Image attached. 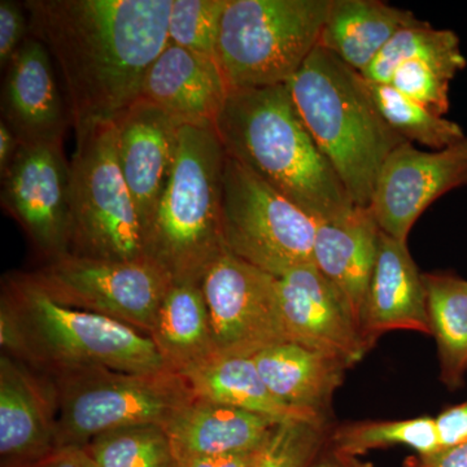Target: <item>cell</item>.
I'll return each instance as SVG.
<instances>
[{
    "label": "cell",
    "mask_w": 467,
    "mask_h": 467,
    "mask_svg": "<svg viewBox=\"0 0 467 467\" xmlns=\"http://www.w3.org/2000/svg\"><path fill=\"white\" fill-rule=\"evenodd\" d=\"M173 0H27L29 34L50 51L75 130L115 122L140 99L169 43Z\"/></svg>",
    "instance_id": "6da1fadb"
},
{
    "label": "cell",
    "mask_w": 467,
    "mask_h": 467,
    "mask_svg": "<svg viewBox=\"0 0 467 467\" xmlns=\"http://www.w3.org/2000/svg\"><path fill=\"white\" fill-rule=\"evenodd\" d=\"M214 128L226 155L316 221L339 220L358 207L301 119L287 85L230 91Z\"/></svg>",
    "instance_id": "7a4b0ae2"
},
{
    "label": "cell",
    "mask_w": 467,
    "mask_h": 467,
    "mask_svg": "<svg viewBox=\"0 0 467 467\" xmlns=\"http://www.w3.org/2000/svg\"><path fill=\"white\" fill-rule=\"evenodd\" d=\"M297 112L358 207H368L392 150L408 142L387 124L367 79L317 46L287 84Z\"/></svg>",
    "instance_id": "3957f363"
},
{
    "label": "cell",
    "mask_w": 467,
    "mask_h": 467,
    "mask_svg": "<svg viewBox=\"0 0 467 467\" xmlns=\"http://www.w3.org/2000/svg\"><path fill=\"white\" fill-rule=\"evenodd\" d=\"M226 152L214 125H181L173 168L144 236L147 259L173 284L201 285L226 252L223 177Z\"/></svg>",
    "instance_id": "277c9868"
},
{
    "label": "cell",
    "mask_w": 467,
    "mask_h": 467,
    "mask_svg": "<svg viewBox=\"0 0 467 467\" xmlns=\"http://www.w3.org/2000/svg\"><path fill=\"white\" fill-rule=\"evenodd\" d=\"M2 301L20 326L26 358L57 374L90 368L137 374L171 370L149 335L57 303L30 275L9 278Z\"/></svg>",
    "instance_id": "5b68a950"
},
{
    "label": "cell",
    "mask_w": 467,
    "mask_h": 467,
    "mask_svg": "<svg viewBox=\"0 0 467 467\" xmlns=\"http://www.w3.org/2000/svg\"><path fill=\"white\" fill-rule=\"evenodd\" d=\"M331 0H227L216 60L230 91L287 85L318 46Z\"/></svg>",
    "instance_id": "8992f818"
},
{
    "label": "cell",
    "mask_w": 467,
    "mask_h": 467,
    "mask_svg": "<svg viewBox=\"0 0 467 467\" xmlns=\"http://www.w3.org/2000/svg\"><path fill=\"white\" fill-rule=\"evenodd\" d=\"M69 171V254L109 261L147 259L142 223L117 155L116 122L76 130Z\"/></svg>",
    "instance_id": "52a82bcc"
},
{
    "label": "cell",
    "mask_w": 467,
    "mask_h": 467,
    "mask_svg": "<svg viewBox=\"0 0 467 467\" xmlns=\"http://www.w3.org/2000/svg\"><path fill=\"white\" fill-rule=\"evenodd\" d=\"M57 448L88 445L126 427L159 425L195 399L186 378L174 371H64L57 374Z\"/></svg>",
    "instance_id": "ba28073f"
},
{
    "label": "cell",
    "mask_w": 467,
    "mask_h": 467,
    "mask_svg": "<svg viewBox=\"0 0 467 467\" xmlns=\"http://www.w3.org/2000/svg\"><path fill=\"white\" fill-rule=\"evenodd\" d=\"M226 250L279 278L313 263L316 220L226 155L223 177Z\"/></svg>",
    "instance_id": "9c48e42d"
},
{
    "label": "cell",
    "mask_w": 467,
    "mask_h": 467,
    "mask_svg": "<svg viewBox=\"0 0 467 467\" xmlns=\"http://www.w3.org/2000/svg\"><path fill=\"white\" fill-rule=\"evenodd\" d=\"M30 275L57 303L106 316L149 337L173 285L149 259L109 261L67 254Z\"/></svg>",
    "instance_id": "30bf717a"
},
{
    "label": "cell",
    "mask_w": 467,
    "mask_h": 467,
    "mask_svg": "<svg viewBox=\"0 0 467 467\" xmlns=\"http://www.w3.org/2000/svg\"><path fill=\"white\" fill-rule=\"evenodd\" d=\"M201 287L214 358H254L267 347L290 342L276 276L226 251L208 267Z\"/></svg>",
    "instance_id": "8fae6325"
},
{
    "label": "cell",
    "mask_w": 467,
    "mask_h": 467,
    "mask_svg": "<svg viewBox=\"0 0 467 467\" xmlns=\"http://www.w3.org/2000/svg\"><path fill=\"white\" fill-rule=\"evenodd\" d=\"M70 171L63 140L20 143L2 174V205L48 260L69 254Z\"/></svg>",
    "instance_id": "7c38bea8"
},
{
    "label": "cell",
    "mask_w": 467,
    "mask_h": 467,
    "mask_svg": "<svg viewBox=\"0 0 467 467\" xmlns=\"http://www.w3.org/2000/svg\"><path fill=\"white\" fill-rule=\"evenodd\" d=\"M466 186L467 135L444 150H422L405 142L384 161L368 208L383 233L408 243L432 202Z\"/></svg>",
    "instance_id": "4fadbf2b"
},
{
    "label": "cell",
    "mask_w": 467,
    "mask_h": 467,
    "mask_svg": "<svg viewBox=\"0 0 467 467\" xmlns=\"http://www.w3.org/2000/svg\"><path fill=\"white\" fill-rule=\"evenodd\" d=\"M288 340L353 367L371 348L343 295L315 264L279 276Z\"/></svg>",
    "instance_id": "5bb4252c"
},
{
    "label": "cell",
    "mask_w": 467,
    "mask_h": 467,
    "mask_svg": "<svg viewBox=\"0 0 467 467\" xmlns=\"http://www.w3.org/2000/svg\"><path fill=\"white\" fill-rule=\"evenodd\" d=\"M115 122L119 167L146 236L173 168L181 125L143 99Z\"/></svg>",
    "instance_id": "9a60e30c"
},
{
    "label": "cell",
    "mask_w": 467,
    "mask_h": 467,
    "mask_svg": "<svg viewBox=\"0 0 467 467\" xmlns=\"http://www.w3.org/2000/svg\"><path fill=\"white\" fill-rule=\"evenodd\" d=\"M2 113L20 143L61 140L70 122L50 51L30 34L9 61Z\"/></svg>",
    "instance_id": "2e32d148"
},
{
    "label": "cell",
    "mask_w": 467,
    "mask_h": 467,
    "mask_svg": "<svg viewBox=\"0 0 467 467\" xmlns=\"http://www.w3.org/2000/svg\"><path fill=\"white\" fill-rule=\"evenodd\" d=\"M15 359L0 358L2 467L39 465L58 450L57 401Z\"/></svg>",
    "instance_id": "e0dca14e"
},
{
    "label": "cell",
    "mask_w": 467,
    "mask_h": 467,
    "mask_svg": "<svg viewBox=\"0 0 467 467\" xmlns=\"http://www.w3.org/2000/svg\"><path fill=\"white\" fill-rule=\"evenodd\" d=\"M227 95L216 58L168 43L144 77L140 99L180 125H214Z\"/></svg>",
    "instance_id": "ac0fdd59"
},
{
    "label": "cell",
    "mask_w": 467,
    "mask_h": 467,
    "mask_svg": "<svg viewBox=\"0 0 467 467\" xmlns=\"http://www.w3.org/2000/svg\"><path fill=\"white\" fill-rule=\"evenodd\" d=\"M395 330L431 335L426 287L408 243L380 230L376 267L362 316V333L373 347L380 335Z\"/></svg>",
    "instance_id": "d6986e66"
},
{
    "label": "cell",
    "mask_w": 467,
    "mask_h": 467,
    "mask_svg": "<svg viewBox=\"0 0 467 467\" xmlns=\"http://www.w3.org/2000/svg\"><path fill=\"white\" fill-rule=\"evenodd\" d=\"M279 423L261 414L195 398L162 427L180 463L259 451Z\"/></svg>",
    "instance_id": "ffe728a7"
},
{
    "label": "cell",
    "mask_w": 467,
    "mask_h": 467,
    "mask_svg": "<svg viewBox=\"0 0 467 467\" xmlns=\"http://www.w3.org/2000/svg\"><path fill=\"white\" fill-rule=\"evenodd\" d=\"M379 235L368 207L358 205L339 220L316 221L313 264L343 295L361 330Z\"/></svg>",
    "instance_id": "44dd1931"
},
{
    "label": "cell",
    "mask_w": 467,
    "mask_h": 467,
    "mask_svg": "<svg viewBox=\"0 0 467 467\" xmlns=\"http://www.w3.org/2000/svg\"><path fill=\"white\" fill-rule=\"evenodd\" d=\"M254 361L276 399L318 417H324L348 368L339 359L292 342L267 347Z\"/></svg>",
    "instance_id": "7402d4cb"
},
{
    "label": "cell",
    "mask_w": 467,
    "mask_h": 467,
    "mask_svg": "<svg viewBox=\"0 0 467 467\" xmlns=\"http://www.w3.org/2000/svg\"><path fill=\"white\" fill-rule=\"evenodd\" d=\"M418 23L410 11L379 0H331L318 46L364 73L396 34Z\"/></svg>",
    "instance_id": "603a6c76"
},
{
    "label": "cell",
    "mask_w": 467,
    "mask_h": 467,
    "mask_svg": "<svg viewBox=\"0 0 467 467\" xmlns=\"http://www.w3.org/2000/svg\"><path fill=\"white\" fill-rule=\"evenodd\" d=\"M150 337L167 367L181 376L214 358L213 335L201 285H171Z\"/></svg>",
    "instance_id": "cb8c5ba5"
},
{
    "label": "cell",
    "mask_w": 467,
    "mask_h": 467,
    "mask_svg": "<svg viewBox=\"0 0 467 467\" xmlns=\"http://www.w3.org/2000/svg\"><path fill=\"white\" fill-rule=\"evenodd\" d=\"M183 377L201 400L242 409L279 422L325 420L276 399L261 378L254 358H216Z\"/></svg>",
    "instance_id": "d4e9b609"
},
{
    "label": "cell",
    "mask_w": 467,
    "mask_h": 467,
    "mask_svg": "<svg viewBox=\"0 0 467 467\" xmlns=\"http://www.w3.org/2000/svg\"><path fill=\"white\" fill-rule=\"evenodd\" d=\"M423 282L441 380L456 389L467 373V281L453 275H423Z\"/></svg>",
    "instance_id": "484cf974"
},
{
    "label": "cell",
    "mask_w": 467,
    "mask_h": 467,
    "mask_svg": "<svg viewBox=\"0 0 467 467\" xmlns=\"http://www.w3.org/2000/svg\"><path fill=\"white\" fill-rule=\"evenodd\" d=\"M411 60L431 64L453 78L467 67L460 36L453 30L435 29L420 21L396 34L361 75L371 84L389 85L396 67Z\"/></svg>",
    "instance_id": "4316f807"
},
{
    "label": "cell",
    "mask_w": 467,
    "mask_h": 467,
    "mask_svg": "<svg viewBox=\"0 0 467 467\" xmlns=\"http://www.w3.org/2000/svg\"><path fill=\"white\" fill-rule=\"evenodd\" d=\"M367 82L380 115L408 142H417L434 150L465 140L466 133L457 122L436 115L391 85Z\"/></svg>",
    "instance_id": "83f0119b"
},
{
    "label": "cell",
    "mask_w": 467,
    "mask_h": 467,
    "mask_svg": "<svg viewBox=\"0 0 467 467\" xmlns=\"http://www.w3.org/2000/svg\"><path fill=\"white\" fill-rule=\"evenodd\" d=\"M335 451L358 457L368 451L405 445L420 456H431L441 451L435 418L365 422L344 426L331 436Z\"/></svg>",
    "instance_id": "f1b7e54d"
},
{
    "label": "cell",
    "mask_w": 467,
    "mask_h": 467,
    "mask_svg": "<svg viewBox=\"0 0 467 467\" xmlns=\"http://www.w3.org/2000/svg\"><path fill=\"white\" fill-rule=\"evenodd\" d=\"M85 451L98 467H177L164 427H126L92 439Z\"/></svg>",
    "instance_id": "f546056e"
},
{
    "label": "cell",
    "mask_w": 467,
    "mask_h": 467,
    "mask_svg": "<svg viewBox=\"0 0 467 467\" xmlns=\"http://www.w3.org/2000/svg\"><path fill=\"white\" fill-rule=\"evenodd\" d=\"M226 5L227 0H173L169 15V43L216 58Z\"/></svg>",
    "instance_id": "4dcf8cb0"
},
{
    "label": "cell",
    "mask_w": 467,
    "mask_h": 467,
    "mask_svg": "<svg viewBox=\"0 0 467 467\" xmlns=\"http://www.w3.org/2000/svg\"><path fill=\"white\" fill-rule=\"evenodd\" d=\"M325 441V420L279 423L256 467H310L324 451Z\"/></svg>",
    "instance_id": "1f68e13d"
},
{
    "label": "cell",
    "mask_w": 467,
    "mask_h": 467,
    "mask_svg": "<svg viewBox=\"0 0 467 467\" xmlns=\"http://www.w3.org/2000/svg\"><path fill=\"white\" fill-rule=\"evenodd\" d=\"M453 79L431 64L411 60L396 67L389 85L436 115L444 117L450 110V88Z\"/></svg>",
    "instance_id": "d6a6232c"
},
{
    "label": "cell",
    "mask_w": 467,
    "mask_h": 467,
    "mask_svg": "<svg viewBox=\"0 0 467 467\" xmlns=\"http://www.w3.org/2000/svg\"><path fill=\"white\" fill-rule=\"evenodd\" d=\"M26 7L14 0L0 2V67L5 69L29 36Z\"/></svg>",
    "instance_id": "836d02e7"
},
{
    "label": "cell",
    "mask_w": 467,
    "mask_h": 467,
    "mask_svg": "<svg viewBox=\"0 0 467 467\" xmlns=\"http://www.w3.org/2000/svg\"><path fill=\"white\" fill-rule=\"evenodd\" d=\"M441 451L467 441V400L435 418Z\"/></svg>",
    "instance_id": "e575fe53"
},
{
    "label": "cell",
    "mask_w": 467,
    "mask_h": 467,
    "mask_svg": "<svg viewBox=\"0 0 467 467\" xmlns=\"http://www.w3.org/2000/svg\"><path fill=\"white\" fill-rule=\"evenodd\" d=\"M264 448L259 451H247V453L187 460L178 463L177 467H256L259 465Z\"/></svg>",
    "instance_id": "d590c367"
},
{
    "label": "cell",
    "mask_w": 467,
    "mask_h": 467,
    "mask_svg": "<svg viewBox=\"0 0 467 467\" xmlns=\"http://www.w3.org/2000/svg\"><path fill=\"white\" fill-rule=\"evenodd\" d=\"M420 467H467V441L456 447L416 459Z\"/></svg>",
    "instance_id": "8d00e7d4"
},
{
    "label": "cell",
    "mask_w": 467,
    "mask_h": 467,
    "mask_svg": "<svg viewBox=\"0 0 467 467\" xmlns=\"http://www.w3.org/2000/svg\"><path fill=\"white\" fill-rule=\"evenodd\" d=\"M42 467H98L88 456L85 448H58L47 460L43 461Z\"/></svg>",
    "instance_id": "74e56055"
},
{
    "label": "cell",
    "mask_w": 467,
    "mask_h": 467,
    "mask_svg": "<svg viewBox=\"0 0 467 467\" xmlns=\"http://www.w3.org/2000/svg\"><path fill=\"white\" fill-rule=\"evenodd\" d=\"M20 140L5 121H0V174L7 171L16 155Z\"/></svg>",
    "instance_id": "f35d334b"
},
{
    "label": "cell",
    "mask_w": 467,
    "mask_h": 467,
    "mask_svg": "<svg viewBox=\"0 0 467 467\" xmlns=\"http://www.w3.org/2000/svg\"><path fill=\"white\" fill-rule=\"evenodd\" d=\"M310 467H371V465L359 462L358 457L348 456V454L335 451L333 448V450L326 451L324 454L321 451V454L313 461Z\"/></svg>",
    "instance_id": "ab89813d"
},
{
    "label": "cell",
    "mask_w": 467,
    "mask_h": 467,
    "mask_svg": "<svg viewBox=\"0 0 467 467\" xmlns=\"http://www.w3.org/2000/svg\"><path fill=\"white\" fill-rule=\"evenodd\" d=\"M408 467H420V465H418L416 459H411Z\"/></svg>",
    "instance_id": "60d3db41"
},
{
    "label": "cell",
    "mask_w": 467,
    "mask_h": 467,
    "mask_svg": "<svg viewBox=\"0 0 467 467\" xmlns=\"http://www.w3.org/2000/svg\"><path fill=\"white\" fill-rule=\"evenodd\" d=\"M24 467H42V463H39V465H33V466H24Z\"/></svg>",
    "instance_id": "b9f144b4"
}]
</instances>
